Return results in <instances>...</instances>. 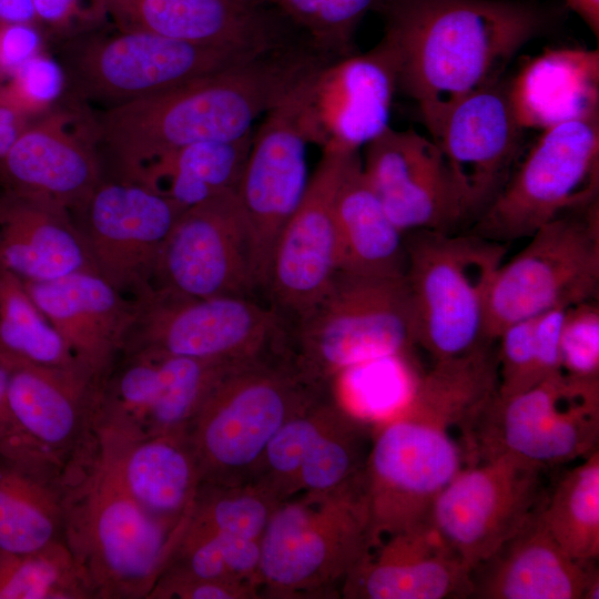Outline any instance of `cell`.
I'll return each mask as SVG.
<instances>
[{
  "label": "cell",
  "mask_w": 599,
  "mask_h": 599,
  "mask_svg": "<svg viewBox=\"0 0 599 599\" xmlns=\"http://www.w3.org/2000/svg\"><path fill=\"white\" fill-rule=\"evenodd\" d=\"M376 12L397 90L416 103L434 141L449 110L502 78L518 51L560 14L536 0H382Z\"/></svg>",
  "instance_id": "cell-1"
},
{
  "label": "cell",
  "mask_w": 599,
  "mask_h": 599,
  "mask_svg": "<svg viewBox=\"0 0 599 599\" xmlns=\"http://www.w3.org/2000/svg\"><path fill=\"white\" fill-rule=\"evenodd\" d=\"M332 60L304 40L99 111L94 120L102 161L110 164L113 177L126 180L182 146L242 138L298 83Z\"/></svg>",
  "instance_id": "cell-2"
},
{
  "label": "cell",
  "mask_w": 599,
  "mask_h": 599,
  "mask_svg": "<svg viewBox=\"0 0 599 599\" xmlns=\"http://www.w3.org/2000/svg\"><path fill=\"white\" fill-rule=\"evenodd\" d=\"M63 542L93 599H146L183 527L158 521L123 479L118 434L94 418L60 473Z\"/></svg>",
  "instance_id": "cell-3"
},
{
  "label": "cell",
  "mask_w": 599,
  "mask_h": 599,
  "mask_svg": "<svg viewBox=\"0 0 599 599\" xmlns=\"http://www.w3.org/2000/svg\"><path fill=\"white\" fill-rule=\"evenodd\" d=\"M327 393L329 386L307 379L281 351L229 367L185 428L201 483L253 480L275 434Z\"/></svg>",
  "instance_id": "cell-4"
},
{
  "label": "cell",
  "mask_w": 599,
  "mask_h": 599,
  "mask_svg": "<svg viewBox=\"0 0 599 599\" xmlns=\"http://www.w3.org/2000/svg\"><path fill=\"white\" fill-rule=\"evenodd\" d=\"M370 545L363 471L276 507L261 537L260 598H334Z\"/></svg>",
  "instance_id": "cell-5"
},
{
  "label": "cell",
  "mask_w": 599,
  "mask_h": 599,
  "mask_svg": "<svg viewBox=\"0 0 599 599\" xmlns=\"http://www.w3.org/2000/svg\"><path fill=\"white\" fill-rule=\"evenodd\" d=\"M290 326L284 354L302 375L323 386L349 368L399 357L417 346L405 275L337 271L319 298Z\"/></svg>",
  "instance_id": "cell-6"
},
{
  "label": "cell",
  "mask_w": 599,
  "mask_h": 599,
  "mask_svg": "<svg viewBox=\"0 0 599 599\" xmlns=\"http://www.w3.org/2000/svg\"><path fill=\"white\" fill-rule=\"evenodd\" d=\"M405 277L417 346L434 362L470 354L486 344L488 295L506 243L474 233L406 234Z\"/></svg>",
  "instance_id": "cell-7"
},
{
  "label": "cell",
  "mask_w": 599,
  "mask_h": 599,
  "mask_svg": "<svg viewBox=\"0 0 599 599\" xmlns=\"http://www.w3.org/2000/svg\"><path fill=\"white\" fill-rule=\"evenodd\" d=\"M60 49L69 99L87 108L100 105L101 111L261 54L119 29L64 40Z\"/></svg>",
  "instance_id": "cell-8"
},
{
  "label": "cell",
  "mask_w": 599,
  "mask_h": 599,
  "mask_svg": "<svg viewBox=\"0 0 599 599\" xmlns=\"http://www.w3.org/2000/svg\"><path fill=\"white\" fill-rule=\"evenodd\" d=\"M526 246L502 262L491 283L485 338L495 343L510 324L599 293V201L541 225Z\"/></svg>",
  "instance_id": "cell-9"
},
{
  "label": "cell",
  "mask_w": 599,
  "mask_h": 599,
  "mask_svg": "<svg viewBox=\"0 0 599 599\" xmlns=\"http://www.w3.org/2000/svg\"><path fill=\"white\" fill-rule=\"evenodd\" d=\"M599 110L541 131L471 233L508 243L598 200Z\"/></svg>",
  "instance_id": "cell-10"
},
{
  "label": "cell",
  "mask_w": 599,
  "mask_h": 599,
  "mask_svg": "<svg viewBox=\"0 0 599 599\" xmlns=\"http://www.w3.org/2000/svg\"><path fill=\"white\" fill-rule=\"evenodd\" d=\"M134 300L121 353L243 363L281 348L285 324L252 297H187L150 287Z\"/></svg>",
  "instance_id": "cell-11"
},
{
  "label": "cell",
  "mask_w": 599,
  "mask_h": 599,
  "mask_svg": "<svg viewBox=\"0 0 599 599\" xmlns=\"http://www.w3.org/2000/svg\"><path fill=\"white\" fill-rule=\"evenodd\" d=\"M599 439V380L561 372L506 397L497 395L467 441L470 464L508 454L550 469L582 459Z\"/></svg>",
  "instance_id": "cell-12"
},
{
  "label": "cell",
  "mask_w": 599,
  "mask_h": 599,
  "mask_svg": "<svg viewBox=\"0 0 599 599\" xmlns=\"http://www.w3.org/2000/svg\"><path fill=\"white\" fill-rule=\"evenodd\" d=\"M468 464L457 434L396 409L375 430L363 470L370 545L428 522L438 495Z\"/></svg>",
  "instance_id": "cell-13"
},
{
  "label": "cell",
  "mask_w": 599,
  "mask_h": 599,
  "mask_svg": "<svg viewBox=\"0 0 599 599\" xmlns=\"http://www.w3.org/2000/svg\"><path fill=\"white\" fill-rule=\"evenodd\" d=\"M548 470L508 454L478 459L438 495L428 524L471 569L542 508Z\"/></svg>",
  "instance_id": "cell-14"
},
{
  "label": "cell",
  "mask_w": 599,
  "mask_h": 599,
  "mask_svg": "<svg viewBox=\"0 0 599 599\" xmlns=\"http://www.w3.org/2000/svg\"><path fill=\"white\" fill-rule=\"evenodd\" d=\"M313 73L272 108L254 129L236 189L248 224L257 287L263 293L280 236L309 181L304 105Z\"/></svg>",
  "instance_id": "cell-15"
},
{
  "label": "cell",
  "mask_w": 599,
  "mask_h": 599,
  "mask_svg": "<svg viewBox=\"0 0 599 599\" xmlns=\"http://www.w3.org/2000/svg\"><path fill=\"white\" fill-rule=\"evenodd\" d=\"M151 287L187 297H252L258 291L248 224L235 190L180 214Z\"/></svg>",
  "instance_id": "cell-16"
},
{
  "label": "cell",
  "mask_w": 599,
  "mask_h": 599,
  "mask_svg": "<svg viewBox=\"0 0 599 599\" xmlns=\"http://www.w3.org/2000/svg\"><path fill=\"white\" fill-rule=\"evenodd\" d=\"M172 200L132 181L102 179L72 215L97 272L128 297L151 287L180 214Z\"/></svg>",
  "instance_id": "cell-17"
},
{
  "label": "cell",
  "mask_w": 599,
  "mask_h": 599,
  "mask_svg": "<svg viewBox=\"0 0 599 599\" xmlns=\"http://www.w3.org/2000/svg\"><path fill=\"white\" fill-rule=\"evenodd\" d=\"M102 179L92 110L70 99L30 121L0 160L4 191L71 217Z\"/></svg>",
  "instance_id": "cell-18"
},
{
  "label": "cell",
  "mask_w": 599,
  "mask_h": 599,
  "mask_svg": "<svg viewBox=\"0 0 599 599\" xmlns=\"http://www.w3.org/2000/svg\"><path fill=\"white\" fill-rule=\"evenodd\" d=\"M232 365L121 353L98 385L94 417L131 437L185 430L210 388Z\"/></svg>",
  "instance_id": "cell-19"
},
{
  "label": "cell",
  "mask_w": 599,
  "mask_h": 599,
  "mask_svg": "<svg viewBox=\"0 0 599 599\" xmlns=\"http://www.w3.org/2000/svg\"><path fill=\"white\" fill-rule=\"evenodd\" d=\"M374 434L369 422L327 393L275 434L254 479L282 501L337 488L362 474Z\"/></svg>",
  "instance_id": "cell-20"
},
{
  "label": "cell",
  "mask_w": 599,
  "mask_h": 599,
  "mask_svg": "<svg viewBox=\"0 0 599 599\" xmlns=\"http://www.w3.org/2000/svg\"><path fill=\"white\" fill-rule=\"evenodd\" d=\"M356 152L322 149L305 193L280 236L264 293L285 326L319 298L337 272L335 201Z\"/></svg>",
  "instance_id": "cell-21"
},
{
  "label": "cell",
  "mask_w": 599,
  "mask_h": 599,
  "mask_svg": "<svg viewBox=\"0 0 599 599\" xmlns=\"http://www.w3.org/2000/svg\"><path fill=\"white\" fill-rule=\"evenodd\" d=\"M524 132L505 77L466 95L445 116L435 142L467 222L476 221L505 186L522 152Z\"/></svg>",
  "instance_id": "cell-22"
},
{
  "label": "cell",
  "mask_w": 599,
  "mask_h": 599,
  "mask_svg": "<svg viewBox=\"0 0 599 599\" xmlns=\"http://www.w3.org/2000/svg\"><path fill=\"white\" fill-rule=\"evenodd\" d=\"M362 167L386 214L403 233H451L467 222L446 159L432 138L389 125L365 145Z\"/></svg>",
  "instance_id": "cell-23"
},
{
  "label": "cell",
  "mask_w": 599,
  "mask_h": 599,
  "mask_svg": "<svg viewBox=\"0 0 599 599\" xmlns=\"http://www.w3.org/2000/svg\"><path fill=\"white\" fill-rule=\"evenodd\" d=\"M396 67L379 40L364 53L335 59L309 78L304 121L309 144L359 151L389 126Z\"/></svg>",
  "instance_id": "cell-24"
},
{
  "label": "cell",
  "mask_w": 599,
  "mask_h": 599,
  "mask_svg": "<svg viewBox=\"0 0 599 599\" xmlns=\"http://www.w3.org/2000/svg\"><path fill=\"white\" fill-rule=\"evenodd\" d=\"M116 29L263 53L303 34L267 0H103Z\"/></svg>",
  "instance_id": "cell-25"
},
{
  "label": "cell",
  "mask_w": 599,
  "mask_h": 599,
  "mask_svg": "<svg viewBox=\"0 0 599 599\" xmlns=\"http://www.w3.org/2000/svg\"><path fill=\"white\" fill-rule=\"evenodd\" d=\"M22 282L82 369L100 384L122 352L134 317V300L95 271Z\"/></svg>",
  "instance_id": "cell-26"
},
{
  "label": "cell",
  "mask_w": 599,
  "mask_h": 599,
  "mask_svg": "<svg viewBox=\"0 0 599 599\" xmlns=\"http://www.w3.org/2000/svg\"><path fill=\"white\" fill-rule=\"evenodd\" d=\"M341 595L346 599L469 598L470 568L426 522L372 544Z\"/></svg>",
  "instance_id": "cell-27"
},
{
  "label": "cell",
  "mask_w": 599,
  "mask_h": 599,
  "mask_svg": "<svg viewBox=\"0 0 599 599\" xmlns=\"http://www.w3.org/2000/svg\"><path fill=\"white\" fill-rule=\"evenodd\" d=\"M541 509L470 569V598H599L595 561L582 562L570 557L549 532Z\"/></svg>",
  "instance_id": "cell-28"
},
{
  "label": "cell",
  "mask_w": 599,
  "mask_h": 599,
  "mask_svg": "<svg viewBox=\"0 0 599 599\" xmlns=\"http://www.w3.org/2000/svg\"><path fill=\"white\" fill-rule=\"evenodd\" d=\"M6 364L16 420L42 449L64 463L91 428L99 384L80 372Z\"/></svg>",
  "instance_id": "cell-29"
},
{
  "label": "cell",
  "mask_w": 599,
  "mask_h": 599,
  "mask_svg": "<svg viewBox=\"0 0 599 599\" xmlns=\"http://www.w3.org/2000/svg\"><path fill=\"white\" fill-rule=\"evenodd\" d=\"M0 268L32 282L97 272L68 213L4 190L0 193Z\"/></svg>",
  "instance_id": "cell-30"
},
{
  "label": "cell",
  "mask_w": 599,
  "mask_h": 599,
  "mask_svg": "<svg viewBox=\"0 0 599 599\" xmlns=\"http://www.w3.org/2000/svg\"><path fill=\"white\" fill-rule=\"evenodd\" d=\"M519 124L540 131L599 110V51L547 49L508 79Z\"/></svg>",
  "instance_id": "cell-31"
},
{
  "label": "cell",
  "mask_w": 599,
  "mask_h": 599,
  "mask_svg": "<svg viewBox=\"0 0 599 599\" xmlns=\"http://www.w3.org/2000/svg\"><path fill=\"white\" fill-rule=\"evenodd\" d=\"M111 428L119 436L123 479L132 496L158 521L183 527L201 483L186 432L131 437Z\"/></svg>",
  "instance_id": "cell-32"
},
{
  "label": "cell",
  "mask_w": 599,
  "mask_h": 599,
  "mask_svg": "<svg viewBox=\"0 0 599 599\" xmlns=\"http://www.w3.org/2000/svg\"><path fill=\"white\" fill-rule=\"evenodd\" d=\"M337 271L404 276L406 234L388 217L367 182L362 156L351 158L335 201Z\"/></svg>",
  "instance_id": "cell-33"
},
{
  "label": "cell",
  "mask_w": 599,
  "mask_h": 599,
  "mask_svg": "<svg viewBox=\"0 0 599 599\" xmlns=\"http://www.w3.org/2000/svg\"><path fill=\"white\" fill-rule=\"evenodd\" d=\"M62 467L0 456V550L31 552L63 540Z\"/></svg>",
  "instance_id": "cell-34"
},
{
  "label": "cell",
  "mask_w": 599,
  "mask_h": 599,
  "mask_svg": "<svg viewBox=\"0 0 599 599\" xmlns=\"http://www.w3.org/2000/svg\"><path fill=\"white\" fill-rule=\"evenodd\" d=\"M253 132L224 141H203L173 150L140 167L126 181L140 183L182 209L237 189Z\"/></svg>",
  "instance_id": "cell-35"
},
{
  "label": "cell",
  "mask_w": 599,
  "mask_h": 599,
  "mask_svg": "<svg viewBox=\"0 0 599 599\" xmlns=\"http://www.w3.org/2000/svg\"><path fill=\"white\" fill-rule=\"evenodd\" d=\"M0 359L87 374L31 298L22 280L3 268H0Z\"/></svg>",
  "instance_id": "cell-36"
},
{
  "label": "cell",
  "mask_w": 599,
  "mask_h": 599,
  "mask_svg": "<svg viewBox=\"0 0 599 599\" xmlns=\"http://www.w3.org/2000/svg\"><path fill=\"white\" fill-rule=\"evenodd\" d=\"M541 518L573 559L599 557V450L596 448L549 489Z\"/></svg>",
  "instance_id": "cell-37"
},
{
  "label": "cell",
  "mask_w": 599,
  "mask_h": 599,
  "mask_svg": "<svg viewBox=\"0 0 599 599\" xmlns=\"http://www.w3.org/2000/svg\"><path fill=\"white\" fill-rule=\"evenodd\" d=\"M280 502L277 495L258 479L237 485L201 483L182 532L227 534L261 540Z\"/></svg>",
  "instance_id": "cell-38"
},
{
  "label": "cell",
  "mask_w": 599,
  "mask_h": 599,
  "mask_svg": "<svg viewBox=\"0 0 599 599\" xmlns=\"http://www.w3.org/2000/svg\"><path fill=\"white\" fill-rule=\"evenodd\" d=\"M63 540L31 552L0 550V599H92Z\"/></svg>",
  "instance_id": "cell-39"
},
{
  "label": "cell",
  "mask_w": 599,
  "mask_h": 599,
  "mask_svg": "<svg viewBox=\"0 0 599 599\" xmlns=\"http://www.w3.org/2000/svg\"><path fill=\"white\" fill-rule=\"evenodd\" d=\"M260 557L256 539L182 532L158 579H221L252 583L258 590Z\"/></svg>",
  "instance_id": "cell-40"
},
{
  "label": "cell",
  "mask_w": 599,
  "mask_h": 599,
  "mask_svg": "<svg viewBox=\"0 0 599 599\" xmlns=\"http://www.w3.org/2000/svg\"><path fill=\"white\" fill-rule=\"evenodd\" d=\"M314 48L335 59L356 53L355 34L382 0H267Z\"/></svg>",
  "instance_id": "cell-41"
},
{
  "label": "cell",
  "mask_w": 599,
  "mask_h": 599,
  "mask_svg": "<svg viewBox=\"0 0 599 599\" xmlns=\"http://www.w3.org/2000/svg\"><path fill=\"white\" fill-rule=\"evenodd\" d=\"M67 93L68 77L61 61L44 51L30 58L0 82V104L28 121L60 106Z\"/></svg>",
  "instance_id": "cell-42"
},
{
  "label": "cell",
  "mask_w": 599,
  "mask_h": 599,
  "mask_svg": "<svg viewBox=\"0 0 599 599\" xmlns=\"http://www.w3.org/2000/svg\"><path fill=\"white\" fill-rule=\"evenodd\" d=\"M560 370L582 380H599L598 298L568 307L560 335Z\"/></svg>",
  "instance_id": "cell-43"
},
{
  "label": "cell",
  "mask_w": 599,
  "mask_h": 599,
  "mask_svg": "<svg viewBox=\"0 0 599 599\" xmlns=\"http://www.w3.org/2000/svg\"><path fill=\"white\" fill-rule=\"evenodd\" d=\"M495 343L498 396L520 393L545 379L536 347L535 317L510 324Z\"/></svg>",
  "instance_id": "cell-44"
},
{
  "label": "cell",
  "mask_w": 599,
  "mask_h": 599,
  "mask_svg": "<svg viewBox=\"0 0 599 599\" xmlns=\"http://www.w3.org/2000/svg\"><path fill=\"white\" fill-rule=\"evenodd\" d=\"M32 3L35 24L54 40L98 31L110 20L103 0H32Z\"/></svg>",
  "instance_id": "cell-45"
},
{
  "label": "cell",
  "mask_w": 599,
  "mask_h": 599,
  "mask_svg": "<svg viewBox=\"0 0 599 599\" xmlns=\"http://www.w3.org/2000/svg\"><path fill=\"white\" fill-rule=\"evenodd\" d=\"M9 366L0 359V456L61 467L63 463L42 449L16 420L8 402Z\"/></svg>",
  "instance_id": "cell-46"
},
{
  "label": "cell",
  "mask_w": 599,
  "mask_h": 599,
  "mask_svg": "<svg viewBox=\"0 0 599 599\" xmlns=\"http://www.w3.org/2000/svg\"><path fill=\"white\" fill-rule=\"evenodd\" d=\"M257 587L221 579H158L146 599H254Z\"/></svg>",
  "instance_id": "cell-47"
},
{
  "label": "cell",
  "mask_w": 599,
  "mask_h": 599,
  "mask_svg": "<svg viewBox=\"0 0 599 599\" xmlns=\"http://www.w3.org/2000/svg\"><path fill=\"white\" fill-rule=\"evenodd\" d=\"M45 35L34 23L0 22V82L43 51Z\"/></svg>",
  "instance_id": "cell-48"
},
{
  "label": "cell",
  "mask_w": 599,
  "mask_h": 599,
  "mask_svg": "<svg viewBox=\"0 0 599 599\" xmlns=\"http://www.w3.org/2000/svg\"><path fill=\"white\" fill-rule=\"evenodd\" d=\"M0 22L35 24L32 0H0Z\"/></svg>",
  "instance_id": "cell-49"
},
{
  "label": "cell",
  "mask_w": 599,
  "mask_h": 599,
  "mask_svg": "<svg viewBox=\"0 0 599 599\" xmlns=\"http://www.w3.org/2000/svg\"><path fill=\"white\" fill-rule=\"evenodd\" d=\"M565 4L585 22L596 38L599 35V0H565Z\"/></svg>",
  "instance_id": "cell-50"
}]
</instances>
